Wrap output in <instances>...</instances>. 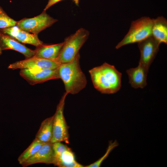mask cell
<instances>
[{
	"label": "cell",
	"instance_id": "cell-1",
	"mask_svg": "<svg viewBox=\"0 0 167 167\" xmlns=\"http://www.w3.org/2000/svg\"><path fill=\"white\" fill-rule=\"evenodd\" d=\"M89 72L94 87L101 93L113 94L120 89L122 74L114 66L105 62Z\"/></svg>",
	"mask_w": 167,
	"mask_h": 167
},
{
	"label": "cell",
	"instance_id": "cell-14",
	"mask_svg": "<svg viewBox=\"0 0 167 167\" xmlns=\"http://www.w3.org/2000/svg\"><path fill=\"white\" fill-rule=\"evenodd\" d=\"M148 69L139 64L135 68L127 69L126 72L129 78V83L135 88H143L147 85V78Z\"/></svg>",
	"mask_w": 167,
	"mask_h": 167
},
{
	"label": "cell",
	"instance_id": "cell-21",
	"mask_svg": "<svg viewBox=\"0 0 167 167\" xmlns=\"http://www.w3.org/2000/svg\"><path fill=\"white\" fill-rule=\"evenodd\" d=\"M62 0H49L44 10L46 11L52 6Z\"/></svg>",
	"mask_w": 167,
	"mask_h": 167
},
{
	"label": "cell",
	"instance_id": "cell-13",
	"mask_svg": "<svg viewBox=\"0 0 167 167\" xmlns=\"http://www.w3.org/2000/svg\"><path fill=\"white\" fill-rule=\"evenodd\" d=\"M0 47L2 50L11 49L18 51L24 55L26 58L34 56L35 50L27 47L9 36L0 31Z\"/></svg>",
	"mask_w": 167,
	"mask_h": 167
},
{
	"label": "cell",
	"instance_id": "cell-7",
	"mask_svg": "<svg viewBox=\"0 0 167 167\" xmlns=\"http://www.w3.org/2000/svg\"><path fill=\"white\" fill-rule=\"evenodd\" d=\"M54 154V165L60 167H83L76 160L71 149L61 142L52 143Z\"/></svg>",
	"mask_w": 167,
	"mask_h": 167
},
{
	"label": "cell",
	"instance_id": "cell-10",
	"mask_svg": "<svg viewBox=\"0 0 167 167\" xmlns=\"http://www.w3.org/2000/svg\"><path fill=\"white\" fill-rule=\"evenodd\" d=\"M20 75L32 85L44 83L54 79H58L57 68L49 69H23Z\"/></svg>",
	"mask_w": 167,
	"mask_h": 167
},
{
	"label": "cell",
	"instance_id": "cell-18",
	"mask_svg": "<svg viewBox=\"0 0 167 167\" xmlns=\"http://www.w3.org/2000/svg\"><path fill=\"white\" fill-rule=\"evenodd\" d=\"M44 143L35 138L29 146L19 157L18 160L19 163L21 165L34 155Z\"/></svg>",
	"mask_w": 167,
	"mask_h": 167
},
{
	"label": "cell",
	"instance_id": "cell-15",
	"mask_svg": "<svg viewBox=\"0 0 167 167\" xmlns=\"http://www.w3.org/2000/svg\"><path fill=\"white\" fill-rule=\"evenodd\" d=\"M152 35L160 44H167V20L162 16L154 19Z\"/></svg>",
	"mask_w": 167,
	"mask_h": 167
},
{
	"label": "cell",
	"instance_id": "cell-11",
	"mask_svg": "<svg viewBox=\"0 0 167 167\" xmlns=\"http://www.w3.org/2000/svg\"><path fill=\"white\" fill-rule=\"evenodd\" d=\"M0 31L22 43L32 45L36 47L44 44L38 38V35L30 33L16 26L0 29Z\"/></svg>",
	"mask_w": 167,
	"mask_h": 167
},
{
	"label": "cell",
	"instance_id": "cell-9",
	"mask_svg": "<svg viewBox=\"0 0 167 167\" xmlns=\"http://www.w3.org/2000/svg\"><path fill=\"white\" fill-rule=\"evenodd\" d=\"M160 44L152 35L138 42L140 52L139 64L149 69L158 51Z\"/></svg>",
	"mask_w": 167,
	"mask_h": 167
},
{
	"label": "cell",
	"instance_id": "cell-5",
	"mask_svg": "<svg viewBox=\"0 0 167 167\" xmlns=\"http://www.w3.org/2000/svg\"><path fill=\"white\" fill-rule=\"evenodd\" d=\"M67 94L66 92L64 93L53 115L52 137L50 142L51 143L62 142L69 143V127L63 114L65 99Z\"/></svg>",
	"mask_w": 167,
	"mask_h": 167
},
{
	"label": "cell",
	"instance_id": "cell-4",
	"mask_svg": "<svg viewBox=\"0 0 167 167\" xmlns=\"http://www.w3.org/2000/svg\"><path fill=\"white\" fill-rule=\"evenodd\" d=\"M153 19L144 16L133 21L128 32L116 48L118 49L126 45L138 43L152 36Z\"/></svg>",
	"mask_w": 167,
	"mask_h": 167
},
{
	"label": "cell",
	"instance_id": "cell-12",
	"mask_svg": "<svg viewBox=\"0 0 167 167\" xmlns=\"http://www.w3.org/2000/svg\"><path fill=\"white\" fill-rule=\"evenodd\" d=\"M54 160L52 143H44L34 155L26 161L21 165L25 167L39 163L54 164Z\"/></svg>",
	"mask_w": 167,
	"mask_h": 167
},
{
	"label": "cell",
	"instance_id": "cell-23",
	"mask_svg": "<svg viewBox=\"0 0 167 167\" xmlns=\"http://www.w3.org/2000/svg\"><path fill=\"white\" fill-rule=\"evenodd\" d=\"M2 53V50L1 49L0 47V55Z\"/></svg>",
	"mask_w": 167,
	"mask_h": 167
},
{
	"label": "cell",
	"instance_id": "cell-16",
	"mask_svg": "<svg viewBox=\"0 0 167 167\" xmlns=\"http://www.w3.org/2000/svg\"><path fill=\"white\" fill-rule=\"evenodd\" d=\"M63 44V42L52 45L43 44L36 47L34 56L56 61Z\"/></svg>",
	"mask_w": 167,
	"mask_h": 167
},
{
	"label": "cell",
	"instance_id": "cell-8",
	"mask_svg": "<svg viewBox=\"0 0 167 167\" xmlns=\"http://www.w3.org/2000/svg\"><path fill=\"white\" fill-rule=\"evenodd\" d=\"M61 64L56 61L33 56L10 64L8 68L17 69H49L57 68Z\"/></svg>",
	"mask_w": 167,
	"mask_h": 167
},
{
	"label": "cell",
	"instance_id": "cell-17",
	"mask_svg": "<svg viewBox=\"0 0 167 167\" xmlns=\"http://www.w3.org/2000/svg\"><path fill=\"white\" fill-rule=\"evenodd\" d=\"M53 118V116L42 122L35 138L43 143L50 142L52 137Z\"/></svg>",
	"mask_w": 167,
	"mask_h": 167
},
{
	"label": "cell",
	"instance_id": "cell-2",
	"mask_svg": "<svg viewBox=\"0 0 167 167\" xmlns=\"http://www.w3.org/2000/svg\"><path fill=\"white\" fill-rule=\"evenodd\" d=\"M79 53L71 61L61 63L57 68L59 79L62 81L66 92L75 94L84 88L87 80L79 64Z\"/></svg>",
	"mask_w": 167,
	"mask_h": 167
},
{
	"label": "cell",
	"instance_id": "cell-6",
	"mask_svg": "<svg viewBox=\"0 0 167 167\" xmlns=\"http://www.w3.org/2000/svg\"><path fill=\"white\" fill-rule=\"evenodd\" d=\"M57 21L48 14L46 11L43 10L40 15L34 17L24 18L17 21L16 26L24 31L38 35Z\"/></svg>",
	"mask_w": 167,
	"mask_h": 167
},
{
	"label": "cell",
	"instance_id": "cell-19",
	"mask_svg": "<svg viewBox=\"0 0 167 167\" xmlns=\"http://www.w3.org/2000/svg\"><path fill=\"white\" fill-rule=\"evenodd\" d=\"M17 22L10 17L0 6V29L16 26Z\"/></svg>",
	"mask_w": 167,
	"mask_h": 167
},
{
	"label": "cell",
	"instance_id": "cell-22",
	"mask_svg": "<svg viewBox=\"0 0 167 167\" xmlns=\"http://www.w3.org/2000/svg\"><path fill=\"white\" fill-rule=\"evenodd\" d=\"M77 5H78L79 4V0H72Z\"/></svg>",
	"mask_w": 167,
	"mask_h": 167
},
{
	"label": "cell",
	"instance_id": "cell-3",
	"mask_svg": "<svg viewBox=\"0 0 167 167\" xmlns=\"http://www.w3.org/2000/svg\"><path fill=\"white\" fill-rule=\"evenodd\" d=\"M88 31L83 28L66 37L56 61L60 64L72 61L79 53V51L88 39Z\"/></svg>",
	"mask_w": 167,
	"mask_h": 167
},
{
	"label": "cell",
	"instance_id": "cell-20",
	"mask_svg": "<svg viewBox=\"0 0 167 167\" xmlns=\"http://www.w3.org/2000/svg\"><path fill=\"white\" fill-rule=\"evenodd\" d=\"M119 144L117 141L115 140L114 142L110 141L105 154L101 158L95 162L87 165L86 167H99L107 157L110 152L116 147L118 146Z\"/></svg>",
	"mask_w": 167,
	"mask_h": 167
}]
</instances>
